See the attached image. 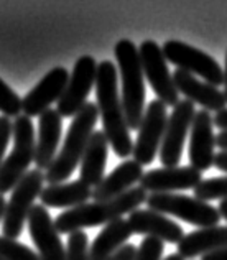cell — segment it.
<instances>
[{"mask_svg":"<svg viewBox=\"0 0 227 260\" xmlns=\"http://www.w3.org/2000/svg\"><path fill=\"white\" fill-rule=\"evenodd\" d=\"M178 245V254L183 258H194L227 247V225H212L184 234Z\"/></svg>","mask_w":227,"mask_h":260,"instance_id":"obj_22","label":"cell"},{"mask_svg":"<svg viewBox=\"0 0 227 260\" xmlns=\"http://www.w3.org/2000/svg\"><path fill=\"white\" fill-rule=\"evenodd\" d=\"M0 112L10 119L18 117L22 112V98L4 79H0Z\"/></svg>","mask_w":227,"mask_h":260,"instance_id":"obj_27","label":"cell"},{"mask_svg":"<svg viewBox=\"0 0 227 260\" xmlns=\"http://www.w3.org/2000/svg\"><path fill=\"white\" fill-rule=\"evenodd\" d=\"M128 225L134 234L160 239L161 242L178 244L184 237L183 228L165 214L151 209H135L128 214Z\"/></svg>","mask_w":227,"mask_h":260,"instance_id":"obj_17","label":"cell"},{"mask_svg":"<svg viewBox=\"0 0 227 260\" xmlns=\"http://www.w3.org/2000/svg\"><path fill=\"white\" fill-rule=\"evenodd\" d=\"M145 204L151 211L183 219L184 222L198 225L199 229L219 225V221H221V214H219L217 208L211 206L209 203L198 200L194 196L191 198L186 194L176 193L148 194V200Z\"/></svg>","mask_w":227,"mask_h":260,"instance_id":"obj_7","label":"cell"},{"mask_svg":"<svg viewBox=\"0 0 227 260\" xmlns=\"http://www.w3.org/2000/svg\"><path fill=\"white\" fill-rule=\"evenodd\" d=\"M95 98L99 117L104 127L102 132L106 134L115 155L120 158H128L134 152V142L122 107L120 92L117 89V66L109 59L102 61L98 66Z\"/></svg>","mask_w":227,"mask_h":260,"instance_id":"obj_1","label":"cell"},{"mask_svg":"<svg viewBox=\"0 0 227 260\" xmlns=\"http://www.w3.org/2000/svg\"><path fill=\"white\" fill-rule=\"evenodd\" d=\"M194 115L196 107L186 99L178 102L171 111L160 148V161L165 168H175L180 163L184 142H186L188 134L191 132Z\"/></svg>","mask_w":227,"mask_h":260,"instance_id":"obj_10","label":"cell"},{"mask_svg":"<svg viewBox=\"0 0 227 260\" xmlns=\"http://www.w3.org/2000/svg\"><path fill=\"white\" fill-rule=\"evenodd\" d=\"M217 209H219V214H221V217H224L225 221H227V200L219 203V208Z\"/></svg>","mask_w":227,"mask_h":260,"instance_id":"obj_36","label":"cell"},{"mask_svg":"<svg viewBox=\"0 0 227 260\" xmlns=\"http://www.w3.org/2000/svg\"><path fill=\"white\" fill-rule=\"evenodd\" d=\"M41 204L45 208H78L92 200V188H89L81 180L71 183L48 184L40 194Z\"/></svg>","mask_w":227,"mask_h":260,"instance_id":"obj_24","label":"cell"},{"mask_svg":"<svg viewBox=\"0 0 227 260\" xmlns=\"http://www.w3.org/2000/svg\"><path fill=\"white\" fill-rule=\"evenodd\" d=\"M5 209H7V201H5V198L0 194V221H4Z\"/></svg>","mask_w":227,"mask_h":260,"instance_id":"obj_37","label":"cell"},{"mask_svg":"<svg viewBox=\"0 0 227 260\" xmlns=\"http://www.w3.org/2000/svg\"><path fill=\"white\" fill-rule=\"evenodd\" d=\"M148 193L142 186H135L125 194L109 201H92L82 206L68 209L61 213L54 224L59 234H73V232L82 231L84 228H98V225H107L112 221L120 219L123 214L134 213L143 203H147Z\"/></svg>","mask_w":227,"mask_h":260,"instance_id":"obj_2","label":"cell"},{"mask_svg":"<svg viewBox=\"0 0 227 260\" xmlns=\"http://www.w3.org/2000/svg\"><path fill=\"white\" fill-rule=\"evenodd\" d=\"M201 260H227V247L214 250L211 254H206L201 257Z\"/></svg>","mask_w":227,"mask_h":260,"instance_id":"obj_34","label":"cell"},{"mask_svg":"<svg viewBox=\"0 0 227 260\" xmlns=\"http://www.w3.org/2000/svg\"><path fill=\"white\" fill-rule=\"evenodd\" d=\"M163 242L155 237H143V241L135 250L134 260H161L163 255Z\"/></svg>","mask_w":227,"mask_h":260,"instance_id":"obj_29","label":"cell"},{"mask_svg":"<svg viewBox=\"0 0 227 260\" xmlns=\"http://www.w3.org/2000/svg\"><path fill=\"white\" fill-rule=\"evenodd\" d=\"M99 119L98 104L86 102V106L78 112L73 119L70 128H68L66 139L59 153L54 158L53 165L45 172V180L48 184H59L64 183L84 156L86 147L91 135L94 134V127Z\"/></svg>","mask_w":227,"mask_h":260,"instance_id":"obj_3","label":"cell"},{"mask_svg":"<svg viewBox=\"0 0 227 260\" xmlns=\"http://www.w3.org/2000/svg\"><path fill=\"white\" fill-rule=\"evenodd\" d=\"M194 198L204 203L212 200H221V201L227 200V176L203 180L194 188Z\"/></svg>","mask_w":227,"mask_h":260,"instance_id":"obj_25","label":"cell"},{"mask_svg":"<svg viewBox=\"0 0 227 260\" xmlns=\"http://www.w3.org/2000/svg\"><path fill=\"white\" fill-rule=\"evenodd\" d=\"M26 222L40 260H66L64 244L61 242L56 224L43 204L33 206Z\"/></svg>","mask_w":227,"mask_h":260,"instance_id":"obj_13","label":"cell"},{"mask_svg":"<svg viewBox=\"0 0 227 260\" xmlns=\"http://www.w3.org/2000/svg\"><path fill=\"white\" fill-rule=\"evenodd\" d=\"M173 79L178 92L184 95V99L192 102V104H198L203 107V111H214V112H221L222 109L227 106V99L222 91H219L216 86L208 84L206 81L198 79L196 76L176 70L173 73Z\"/></svg>","mask_w":227,"mask_h":260,"instance_id":"obj_18","label":"cell"},{"mask_svg":"<svg viewBox=\"0 0 227 260\" xmlns=\"http://www.w3.org/2000/svg\"><path fill=\"white\" fill-rule=\"evenodd\" d=\"M214 167L221 172L227 173V150H221L219 153H216L214 156Z\"/></svg>","mask_w":227,"mask_h":260,"instance_id":"obj_32","label":"cell"},{"mask_svg":"<svg viewBox=\"0 0 227 260\" xmlns=\"http://www.w3.org/2000/svg\"><path fill=\"white\" fill-rule=\"evenodd\" d=\"M201 181L203 173L189 165L150 170L140 180V186L151 194H167L180 189H194Z\"/></svg>","mask_w":227,"mask_h":260,"instance_id":"obj_16","label":"cell"},{"mask_svg":"<svg viewBox=\"0 0 227 260\" xmlns=\"http://www.w3.org/2000/svg\"><path fill=\"white\" fill-rule=\"evenodd\" d=\"M109 143L106 134L102 130H94L91 135L84 156L81 160V170H79V180L87 184L89 188L99 186L101 181L104 180L106 175V165H107V152Z\"/></svg>","mask_w":227,"mask_h":260,"instance_id":"obj_21","label":"cell"},{"mask_svg":"<svg viewBox=\"0 0 227 260\" xmlns=\"http://www.w3.org/2000/svg\"><path fill=\"white\" fill-rule=\"evenodd\" d=\"M132 234L128 221L123 217L104 225L89 247V260H111L127 244Z\"/></svg>","mask_w":227,"mask_h":260,"instance_id":"obj_23","label":"cell"},{"mask_svg":"<svg viewBox=\"0 0 227 260\" xmlns=\"http://www.w3.org/2000/svg\"><path fill=\"white\" fill-rule=\"evenodd\" d=\"M135 250H137V247L135 245H132V244H125L123 247L117 252V254L111 258V260H134V257H135Z\"/></svg>","mask_w":227,"mask_h":260,"instance_id":"obj_31","label":"cell"},{"mask_svg":"<svg viewBox=\"0 0 227 260\" xmlns=\"http://www.w3.org/2000/svg\"><path fill=\"white\" fill-rule=\"evenodd\" d=\"M45 172L35 168L30 170L12 191V196L7 203L5 216L2 221V234L17 241V237L22 234L25 222L28 221V216L35 206V200L40 198L41 191L45 188Z\"/></svg>","mask_w":227,"mask_h":260,"instance_id":"obj_6","label":"cell"},{"mask_svg":"<svg viewBox=\"0 0 227 260\" xmlns=\"http://www.w3.org/2000/svg\"><path fill=\"white\" fill-rule=\"evenodd\" d=\"M216 145L221 147V150H227V130H221L216 135Z\"/></svg>","mask_w":227,"mask_h":260,"instance_id":"obj_35","label":"cell"},{"mask_svg":"<svg viewBox=\"0 0 227 260\" xmlns=\"http://www.w3.org/2000/svg\"><path fill=\"white\" fill-rule=\"evenodd\" d=\"M167 61L178 66V70L186 71L196 78L204 79L208 84L222 86L224 84V70L217 61L198 48L180 40H168L161 46Z\"/></svg>","mask_w":227,"mask_h":260,"instance_id":"obj_8","label":"cell"},{"mask_svg":"<svg viewBox=\"0 0 227 260\" xmlns=\"http://www.w3.org/2000/svg\"><path fill=\"white\" fill-rule=\"evenodd\" d=\"M143 76L153 87L158 101L165 106H176L180 102V92H178L173 74L170 73L163 50L153 40H145L139 48Z\"/></svg>","mask_w":227,"mask_h":260,"instance_id":"obj_9","label":"cell"},{"mask_svg":"<svg viewBox=\"0 0 227 260\" xmlns=\"http://www.w3.org/2000/svg\"><path fill=\"white\" fill-rule=\"evenodd\" d=\"M63 130V117L54 109H48L38 117V137L35 147V163L41 172H46L56 158L58 145Z\"/></svg>","mask_w":227,"mask_h":260,"instance_id":"obj_19","label":"cell"},{"mask_svg":"<svg viewBox=\"0 0 227 260\" xmlns=\"http://www.w3.org/2000/svg\"><path fill=\"white\" fill-rule=\"evenodd\" d=\"M13 137V120L5 115H0V168L5 160V150Z\"/></svg>","mask_w":227,"mask_h":260,"instance_id":"obj_30","label":"cell"},{"mask_svg":"<svg viewBox=\"0 0 227 260\" xmlns=\"http://www.w3.org/2000/svg\"><path fill=\"white\" fill-rule=\"evenodd\" d=\"M0 260H40L38 252L18 241L0 236Z\"/></svg>","mask_w":227,"mask_h":260,"instance_id":"obj_26","label":"cell"},{"mask_svg":"<svg viewBox=\"0 0 227 260\" xmlns=\"http://www.w3.org/2000/svg\"><path fill=\"white\" fill-rule=\"evenodd\" d=\"M143 167L135 160H125L119 167L114 168V172L109 173L99 186L92 189L94 201H109L114 198L125 194L127 191L135 188L137 183H140L143 178Z\"/></svg>","mask_w":227,"mask_h":260,"instance_id":"obj_20","label":"cell"},{"mask_svg":"<svg viewBox=\"0 0 227 260\" xmlns=\"http://www.w3.org/2000/svg\"><path fill=\"white\" fill-rule=\"evenodd\" d=\"M165 260H184L180 254H171V255H168Z\"/></svg>","mask_w":227,"mask_h":260,"instance_id":"obj_39","label":"cell"},{"mask_svg":"<svg viewBox=\"0 0 227 260\" xmlns=\"http://www.w3.org/2000/svg\"><path fill=\"white\" fill-rule=\"evenodd\" d=\"M98 66L99 64L95 63V59L87 54L76 61L73 74L56 106V111L61 117H76L81 109L86 106L89 92L92 87H95Z\"/></svg>","mask_w":227,"mask_h":260,"instance_id":"obj_12","label":"cell"},{"mask_svg":"<svg viewBox=\"0 0 227 260\" xmlns=\"http://www.w3.org/2000/svg\"><path fill=\"white\" fill-rule=\"evenodd\" d=\"M66 260H89V237L84 231L70 234L66 247Z\"/></svg>","mask_w":227,"mask_h":260,"instance_id":"obj_28","label":"cell"},{"mask_svg":"<svg viewBox=\"0 0 227 260\" xmlns=\"http://www.w3.org/2000/svg\"><path fill=\"white\" fill-rule=\"evenodd\" d=\"M224 95L227 99V53H225V66H224Z\"/></svg>","mask_w":227,"mask_h":260,"instance_id":"obj_38","label":"cell"},{"mask_svg":"<svg viewBox=\"0 0 227 260\" xmlns=\"http://www.w3.org/2000/svg\"><path fill=\"white\" fill-rule=\"evenodd\" d=\"M37 137L33 122L26 115L13 119V148L0 168V194L10 193L18 181L30 172L28 167L35 161Z\"/></svg>","mask_w":227,"mask_h":260,"instance_id":"obj_5","label":"cell"},{"mask_svg":"<svg viewBox=\"0 0 227 260\" xmlns=\"http://www.w3.org/2000/svg\"><path fill=\"white\" fill-rule=\"evenodd\" d=\"M214 125L221 130H227V107L222 109L221 112H216L214 115Z\"/></svg>","mask_w":227,"mask_h":260,"instance_id":"obj_33","label":"cell"},{"mask_svg":"<svg viewBox=\"0 0 227 260\" xmlns=\"http://www.w3.org/2000/svg\"><path fill=\"white\" fill-rule=\"evenodd\" d=\"M114 54L122 81V107L130 130H139L145 115V79L137 48L130 40H120L114 48Z\"/></svg>","mask_w":227,"mask_h":260,"instance_id":"obj_4","label":"cell"},{"mask_svg":"<svg viewBox=\"0 0 227 260\" xmlns=\"http://www.w3.org/2000/svg\"><path fill=\"white\" fill-rule=\"evenodd\" d=\"M167 122V106L158 99L151 101L145 109V115H143L132 152L134 160L142 167L150 165L156 158V153H160Z\"/></svg>","mask_w":227,"mask_h":260,"instance_id":"obj_11","label":"cell"},{"mask_svg":"<svg viewBox=\"0 0 227 260\" xmlns=\"http://www.w3.org/2000/svg\"><path fill=\"white\" fill-rule=\"evenodd\" d=\"M68 81L70 73L63 66H56L46 73L43 79L22 99V111L26 117H40L53 102H58L68 86Z\"/></svg>","mask_w":227,"mask_h":260,"instance_id":"obj_14","label":"cell"},{"mask_svg":"<svg viewBox=\"0 0 227 260\" xmlns=\"http://www.w3.org/2000/svg\"><path fill=\"white\" fill-rule=\"evenodd\" d=\"M214 117L208 111H198L189 132V160L198 172H206L214 167Z\"/></svg>","mask_w":227,"mask_h":260,"instance_id":"obj_15","label":"cell"}]
</instances>
